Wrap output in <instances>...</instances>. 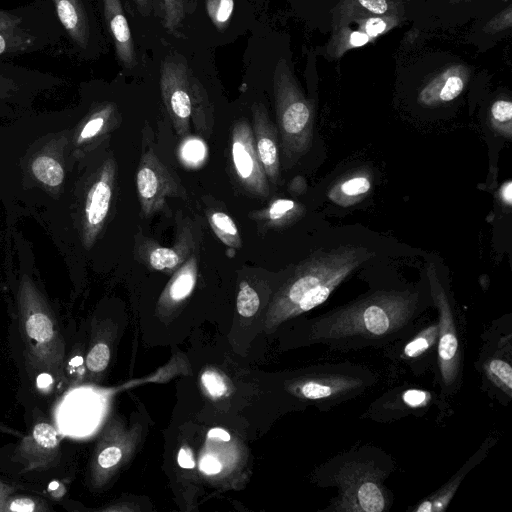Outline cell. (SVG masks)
<instances>
[{
  "mask_svg": "<svg viewBox=\"0 0 512 512\" xmlns=\"http://www.w3.org/2000/svg\"><path fill=\"white\" fill-rule=\"evenodd\" d=\"M231 160L234 174L246 191L259 197L269 195L268 179L256 152L253 130L244 119L235 122L232 128Z\"/></svg>",
  "mask_w": 512,
  "mask_h": 512,
  "instance_id": "9",
  "label": "cell"
},
{
  "mask_svg": "<svg viewBox=\"0 0 512 512\" xmlns=\"http://www.w3.org/2000/svg\"><path fill=\"white\" fill-rule=\"evenodd\" d=\"M359 3L374 14H384L388 9L386 0H358Z\"/></svg>",
  "mask_w": 512,
  "mask_h": 512,
  "instance_id": "39",
  "label": "cell"
},
{
  "mask_svg": "<svg viewBox=\"0 0 512 512\" xmlns=\"http://www.w3.org/2000/svg\"><path fill=\"white\" fill-rule=\"evenodd\" d=\"M465 81L462 73L452 68L432 80L419 94L418 100L426 106L450 102L463 91Z\"/></svg>",
  "mask_w": 512,
  "mask_h": 512,
  "instance_id": "18",
  "label": "cell"
},
{
  "mask_svg": "<svg viewBox=\"0 0 512 512\" xmlns=\"http://www.w3.org/2000/svg\"><path fill=\"white\" fill-rule=\"evenodd\" d=\"M32 172L38 180L52 187L59 185L64 178L60 164L49 156L36 158L32 163Z\"/></svg>",
  "mask_w": 512,
  "mask_h": 512,
  "instance_id": "27",
  "label": "cell"
},
{
  "mask_svg": "<svg viewBox=\"0 0 512 512\" xmlns=\"http://www.w3.org/2000/svg\"><path fill=\"white\" fill-rule=\"evenodd\" d=\"M371 255L366 247L354 245L313 253L297 265L276 293L269 321L279 324L321 305Z\"/></svg>",
  "mask_w": 512,
  "mask_h": 512,
  "instance_id": "2",
  "label": "cell"
},
{
  "mask_svg": "<svg viewBox=\"0 0 512 512\" xmlns=\"http://www.w3.org/2000/svg\"><path fill=\"white\" fill-rule=\"evenodd\" d=\"M122 458V451L118 446L107 445L101 448L96 455L95 476L98 481L103 470L116 466Z\"/></svg>",
  "mask_w": 512,
  "mask_h": 512,
  "instance_id": "34",
  "label": "cell"
},
{
  "mask_svg": "<svg viewBox=\"0 0 512 512\" xmlns=\"http://www.w3.org/2000/svg\"><path fill=\"white\" fill-rule=\"evenodd\" d=\"M66 36L83 58L95 57L101 34L91 0H50Z\"/></svg>",
  "mask_w": 512,
  "mask_h": 512,
  "instance_id": "7",
  "label": "cell"
},
{
  "mask_svg": "<svg viewBox=\"0 0 512 512\" xmlns=\"http://www.w3.org/2000/svg\"><path fill=\"white\" fill-rule=\"evenodd\" d=\"M136 186L141 211L146 217L160 211L168 197H180L184 192L153 150L146 151L139 161Z\"/></svg>",
  "mask_w": 512,
  "mask_h": 512,
  "instance_id": "8",
  "label": "cell"
},
{
  "mask_svg": "<svg viewBox=\"0 0 512 512\" xmlns=\"http://www.w3.org/2000/svg\"><path fill=\"white\" fill-rule=\"evenodd\" d=\"M479 452V451H478ZM478 453L473 456L448 482H446L439 490L428 496L416 507L414 512H439L444 511L448 506L450 500L454 496L459 484L465 477L467 472L472 468L475 463Z\"/></svg>",
  "mask_w": 512,
  "mask_h": 512,
  "instance_id": "21",
  "label": "cell"
},
{
  "mask_svg": "<svg viewBox=\"0 0 512 512\" xmlns=\"http://www.w3.org/2000/svg\"><path fill=\"white\" fill-rule=\"evenodd\" d=\"M290 190L297 194H301V193L305 192V190H306L305 179L300 176L295 177L290 184Z\"/></svg>",
  "mask_w": 512,
  "mask_h": 512,
  "instance_id": "45",
  "label": "cell"
},
{
  "mask_svg": "<svg viewBox=\"0 0 512 512\" xmlns=\"http://www.w3.org/2000/svg\"><path fill=\"white\" fill-rule=\"evenodd\" d=\"M260 300L257 292L247 282H241L236 299L238 313L243 317H252L259 308Z\"/></svg>",
  "mask_w": 512,
  "mask_h": 512,
  "instance_id": "28",
  "label": "cell"
},
{
  "mask_svg": "<svg viewBox=\"0 0 512 512\" xmlns=\"http://www.w3.org/2000/svg\"><path fill=\"white\" fill-rule=\"evenodd\" d=\"M482 371L488 382L496 387L507 398L512 392V367L509 359L493 354L488 356L482 365Z\"/></svg>",
  "mask_w": 512,
  "mask_h": 512,
  "instance_id": "23",
  "label": "cell"
},
{
  "mask_svg": "<svg viewBox=\"0 0 512 512\" xmlns=\"http://www.w3.org/2000/svg\"><path fill=\"white\" fill-rule=\"evenodd\" d=\"M199 468L207 475H214L221 471L222 465L216 457L207 455L200 460Z\"/></svg>",
  "mask_w": 512,
  "mask_h": 512,
  "instance_id": "38",
  "label": "cell"
},
{
  "mask_svg": "<svg viewBox=\"0 0 512 512\" xmlns=\"http://www.w3.org/2000/svg\"><path fill=\"white\" fill-rule=\"evenodd\" d=\"M401 401L407 409H421L427 407L431 394L421 389H408L401 394Z\"/></svg>",
  "mask_w": 512,
  "mask_h": 512,
  "instance_id": "36",
  "label": "cell"
},
{
  "mask_svg": "<svg viewBox=\"0 0 512 512\" xmlns=\"http://www.w3.org/2000/svg\"><path fill=\"white\" fill-rule=\"evenodd\" d=\"M378 458V457H377ZM376 456L350 453L332 463L329 478L339 490L338 498L326 510L352 512H382L391 505V496L384 486L389 473Z\"/></svg>",
  "mask_w": 512,
  "mask_h": 512,
  "instance_id": "3",
  "label": "cell"
},
{
  "mask_svg": "<svg viewBox=\"0 0 512 512\" xmlns=\"http://www.w3.org/2000/svg\"><path fill=\"white\" fill-rule=\"evenodd\" d=\"M433 303L438 311V343L436 361L442 392L456 393L462 383V352L456 314L433 263L427 266Z\"/></svg>",
  "mask_w": 512,
  "mask_h": 512,
  "instance_id": "6",
  "label": "cell"
},
{
  "mask_svg": "<svg viewBox=\"0 0 512 512\" xmlns=\"http://www.w3.org/2000/svg\"><path fill=\"white\" fill-rule=\"evenodd\" d=\"M201 381L206 391L212 397L218 398L227 392V385L224 379L215 371L208 370L204 372Z\"/></svg>",
  "mask_w": 512,
  "mask_h": 512,
  "instance_id": "35",
  "label": "cell"
},
{
  "mask_svg": "<svg viewBox=\"0 0 512 512\" xmlns=\"http://www.w3.org/2000/svg\"><path fill=\"white\" fill-rule=\"evenodd\" d=\"M116 166L109 160L102 168L97 181L92 185L86 201L85 218L89 238L93 241L108 214L115 179Z\"/></svg>",
  "mask_w": 512,
  "mask_h": 512,
  "instance_id": "14",
  "label": "cell"
},
{
  "mask_svg": "<svg viewBox=\"0 0 512 512\" xmlns=\"http://www.w3.org/2000/svg\"><path fill=\"white\" fill-rule=\"evenodd\" d=\"M43 40L40 33L23 23L0 30V57L11 56L40 48Z\"/></svg>",
  "mask_w": 512,
  "mask_h": 512,
  "instance_id": "19",
  "label": "cell"
},
{
  "mask_svg": "<svg viewBox=\"0 0 512 512\" xmlns=\"http://www.w3.org/2000/svg\"><path fill=\"white\" fill-rule=\"evenodd\" d=\"M145 243L140 249L141 259L155 270L173 271L182 265L189 256L192 249L190 235H182L180 243L177 242L174 247H163L157 243Z\"/></svg>",
  "mask_w": 512,
  "mask_h": 512,
  "instance_id": "16",
  "label": "cell"
},
{
  "mask_svg": "<svg viewBox=\"0 0 512 512\" xmlns=\"http://www.w3.org/2000/svg\"><path fill=\"white\" fill-rule=\"evenodd\" d=\"M274 96L281 147L286 166H291L310 149L314 117L310 103L283 62L278 63L274 73Z\"/></svg>",
  "mask_w": 512,
  "mask_h": 512,
  "instance_id": "5",
  "label": "cell"
},
{
  "mask_svg": "<svg viewBox=\"0 0 512 512\" xmlns=\"http://www.w3.org/2000/svg\"><path fill=\"white\" fill-rule=\"evenodd\" d=\"M105 29L115 47L116 56L125 68L136 64V55L128 22L120 0H99Z\"/></svg>",
  "mask_w": 512,
  "mask_h": 512,
  "instance_id": "13",
  "label": "cell"
},
{
  "mask_svg": "<svg viewBox=\"0 0 512 512\" xmlns=\"http://www.w3.org/2000/svg\"><path fill=\"white\" fill-rule=\"evenodd\" d=\"M110 360L109 346L102 341L96 342L86 356V368L89 372L97 374L106 369Z\"/></svg>",
  "mask_w": 512,
  "mask_h": 512,
  "instance_id": "31",
  "label": "cell"
},
{
  "mask_svg": "<svg viewBox=\"0 0 512 512\" xmlns=\"http://www.w3.org/2000/svg\"><path fill=\"white\" fill-rule=\"evenodd\" d=\"M19 319L29 366L63 379L64 340L53 314L31 287L20 294Z\"/></svg>",
  "mask_w": 512,
  "mask_h": 512,
  "instance_id": "4",
  "label": "cell"
},
{
  "mask_svg": "<svg viewBox=\"0 0 512 512\" xmlns=\"http://www.w3.org/2000/svg\"><path fill=\"white\" fill-rule=\"evenodd\" d=\"M14 456L24 471L41 470L55 465L60 457L57 430L48 421H37L16 447Z\"/></svg>",
  "mask_w": 512,
  "mask_h": 512,
  "instance_id": "11",
  "label": "cell"
},
{
  "mask_svg": "<svg viewBox=\"0 0 512 512\" xmlns=\"http://www.w3.org/2000/svg\"><path fill=\"white\" fill-rule=\"evenodd\" d=\"M365 29L369 37H375L386 29V23L380 18H371L367 21Z\"/></svg>",
  "mask_w": 512,
  "mask_h": 512,
  "instance_id": "40",
  "label": "cell"
},
{
  "mask_svg": "<svg viewBox=\"0 0 512 512\" xmlns=\"http://www.w3.org/2000/svg\"><path fill=\"white\" fill-rule=\"evenodd\" d=\"M253 135L256 152L268 180L273 184L280 179V158L277 130L262 103L252 106Z\"/></svg>",
  "mask_w": 512,
  "mask_h": 512,
  "instance_id": "12",
  "label": "cell"
},
{
  "mask_svg": "<svg viewBox=\"0 0 512 512\" xmlns=\"http://www.w3.org/2000/svg\"><path fill=\"white\" fill-rule=\"evenodd\" d=\"M402 343L396 344L390 353L391 357L399 358L416 373L419 369L426 368V360L437 351L438 322L418 330L414 335L409 334L402 338Z\"/></svg>",
  "mask_w": 512,
  "mask_h": 512,
  "instance_id": "15",
  "label": "cell"
},
{
  "mask_svg": "<svg viewBox=\"0 0 512 512\" xmlns=\"http://www.w3.org/2000/svg\"><path fill=\"white\" fill-rule=\"evenodd\" d=\"M179 155L186 165L196 167L206 158V144L198 138L186 139L180 146Z\"/></svg>",
  "mask_w": 512,
  "mask_h": 512,
  "instance_id": "29",
  "label": "cell"
},
{
  "mask_svg": "<svg viewBox=\"0 0 512 512\" xmlns=\"http://www.w3.org/2000/svg\"><path fill=\"white\" fill-rule=\"evenodd\" d=\"M177 461L179 466L185 469H192L195 466L191 450L187 448H181L179 450Z\"/></svg>",
  "mask_w": 512,
  "mask_h": 512,
  "instance_id": "41",
  "label": "cell"
},
{
  "mask_svg": "<svg viewBox=\"0 0 512 512\" xmlns=\"http://www.w3.org/2000/svg\"><path fill=\"white\" fill-rule=\"evenodd\" d=\"M490 125L493 131L507 139L512 138V103L509 100H497L490 108Z\"/></svg>",
  "mask_w": 512,
  "mask_h": 512,
  "instance_id": "25",
  "label": "cell"
},
{
  "mask_svg": "<svg viewBox=\"0 0 512 512\" xmlns=\"http://www.w3.org/2000/svg\"><path fill=\"white\" fill-rule=\"evenodd\" d=\"M13 487L3 483L0 480V512H4L5 504L8 498L13 494Z\"/></svg>",
  "mask_w": 512,
  "mask_h": 512,
  "instance_id": "43",
  "label": "cell"
},
{
  "mask_svg": "<svg viewBox=\"0 0 512 512\" xmlns=\"http://www.w3.org/2000/svg\"><path fill=\"white\" fill-rule=\"evenodd\" d=\"M419 312V294L379 290L315 319L311 337L333 349L386 345L410 334Z\"/></svg>",
  "mask_w": 512,
  "mask_h": 512,
  "instance_id": "1",
  "label": "cell"
},
{
  "mask_svg": "<svg viewBox=\"0 0 512 512\" xmlns=\"http://www.w3.org/2000/svg\"><path fill=\"white\" fill-rule=\"evenodd\" d=\"M350 44L354 47L365 45L369 41V36L364 32L354 31L350 35Z\"/></svg>",
  "mask_w": 512,
  "mask_h": 512,
  "instance_id": "44",
  "label": "cell"
},
{
  "mask_svg": "<svg viewBox=\"0 0 512 512\" xmlns=\"http://www.w3.org/2000/svg\"><path fill=\"white\" fill-rule=\"evenodd\" d=\"M190 95H191V116L197 131L209 137L210 135V124L207 120V101L204 98V92L195 81H190Z\"/></svg>",
  "mask_w": 512,
  "mask_h": 512,
  "instance_id": "26",
  "label": "cell"
},
{
  "mask_svg": "<svg viewBox=\"0 0 512 512\" xmlns=\"http://www.w3.org/2000/svg\"><path fill=\"white\" fill-rule=\"evenodd\" d=\"M197 280V259L190 256L175 272L166 290L165 297L172 302L186 299L193 291Z\"/></svg>",
  "mask_w": 512,
  "mask_h": 512,
  "instance_id": "22",
  "label": "cell"
},
{
  "mask_svg": "<svg viewBox=\"0 0 512 512\" xmlns=\"http://www.w3.org/2000/svg\"><path fill=\"white\" fill-rule=\"evenodd\" d=\"M49 508L42 499L31 496H10L5 504L4 512H44Z\"/></svg>",
  "mask_w": 512,
  "mask_h": 512,
  "instance_id": "30",
  "label": "cell"
},
{
  "mask_svg": "<svg viewBox=\"0 0 512 512\" xmlns=\"http://www.w3.org/2000/svg\"><path fill=\"white\" fill-rule=\"evenodd\" d=\"M511 190H512V185H511V181L509 180L502 185V187L499 191V196H500L501 202L508 207H510L511 203H512Z\"/></svg>",
  "mask_w": 512,
  "mask_h": 512,
  "instance_id": "42",
  "label": "cell"
},
{
  "mask_svg": "<svg viewBox=\"0 0 512 512\" xmlns=\"http://www.w3.org/2000/svg\"><path fill=\"white\" fill-rule=\"evenodd\" d=\"M234 0H207L206 10L213 24L222 29L233 12Z\"/></svg>",
  "mask_w": 512,
  "mask_h": 512,
  "instance_id": "32",
  "label": "cell"
},
{
  "mask_svg": "<svg viewBox=\"0 0 512 512\" xmlns=\"http://www.w3.org/2000/svg\"><path fill=\"white\" fill-rule=\"evenodd\" d=\"M208 437L209 438H218L222 441H229L230 440V435L227 431H225L224 429L222 428H213L211 429L209 432H208Z\"/></svg>",
  "mask_w": 512,
  "mask_h": 512,
  "instance_id": "46",
  "label": "cell"
},
{
  "mask_svg": "<svg viewBox=\"0 0 512 512\" xmlns=\"http://www.w3.org/2000/svg\"><path fill=\"white\" fill-rule=\"evenodd\" d=\"M23 22V15L15 11L12 12L0 9V30L17 26Z\"/></svg>",
  "mask_w": 512,
  "mask_h": 512,
  "instance_id": "37",
  "label": "cell"
},
{
  "mask_svg": "<svg viewBox=\"0 0 512 512\" xmlns=\"http://www.w3.org/2000/svg\"><path fill=\"white\" fill-rule=\"evenodd\" d=\"M209 224L217 237L227 246L240 248L242 241L233 219L222 211L208 213Z\"/></svg>",
  "mask_w": 512,
  "mask_h": 512,
  "instance_id": "24",
  "label": "cell"
},
{
  "mask_svg": "<svg viewBox=\"0 0 512 512\" xmlns=\"http://www.w3.org/2000/svg\"><path fill=\"white\" fill-rule=\"evenodd\" d=\"M162 99L179 137L189 131L191 117L190 78L184 63L166 60L161 65Z\"/></svg>",
  "mask_w": 512,
  "mask_h": 512,
  "instance_id": "10",
  "label": "cell"
},
{
  "mask_svg": "<svg viewBox=\"0 0 512 512\" xmlns=\"http://www.w3.org/2000/svg\"><path fill=\"white\" fill-rule=\"evenodd\" d=\"M164 26L170 33H175L184 18V0H162Z\"/></svg>",
  "mask_w": 512,
  "mask_h": 512,
  "instance_id": "33",
  "label": "cell"
},
{
  "mask_svg": "<svg viewBox=\"0 0 512 512\" xmlns=\"http://www.w3.org/2000/svg\"><path fill=\"white\" fill-rule=\"evenodd\" d=\"M305 212L304 207L291 199H275L270 205L254 214L256 220H260L268 227H283L298 220Z\"/></svg>",
  "mask_w": 512,
  "mask_h": 512,
  "instance_id": "20",
  "label": "cell"
},
{
  "mask_svg": "<svg viewBox=\"0 0 512 512\" xmlns=\"http://www.w3.org/2000/svg\"><path fill=\"white\" fill-rule=\"evenodd\" d=\"M139 9L141 10H149L150 8V0H135Z\"/></svg>",
  "mask_w": 512,
  "mask_h": 512,
  "instance_id": "47",
  "label": "cell"
},
{
  "mask_svg": "<svg viewBox=\"0 0 512 512\" xmlns=\"http://www.w3.org/2000/svg\"><path fill=\"white\" fill-rule=\"evenodd\" d=\"M372 179L366 170L358 169L335 181L327 192L335 205L349 207L360 202L371 190Z\"/></svg>",
  "mask_w": 512,
  "mask_h": 512,
  "instance_id": "17",
  "label": "cell"
}]
</instances>
